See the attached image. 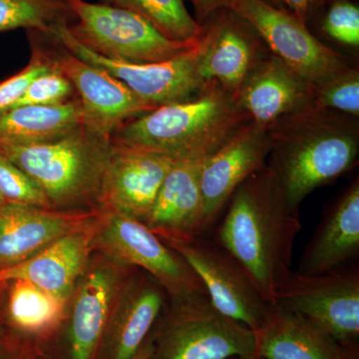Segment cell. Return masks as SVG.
<instances>
[{
    "label": "cell",
    "instance_id": "obj_1",
    "mask_svg": "<svg viewBox=\"0 0 359 359\" xmlns=\"http://www.w3.org/2000/svg\"><path fill=\"white\" fill-rule=\"evenodd\" d=\"M226 205L214 241L240 262L273 306L276 285L292 271L302 228L299 212L290 207L268 165L238 186Z\"/></svg>",
    "mask_w": 359,
    "mask_h": 359
},
{
    "label": "cell",
    "instance_id": "obj_2",
    "mask_svg": "<svg viewBox=\"0 0 359 359\" xmlns=\"http://www.w3.org/2000/svg\"><path fill=\"white\" fill-rule=\"evenodd\" d=\"M271 170L294 211L316 189L355 165L358 118L308 106L269 127Z\"/></svg>",
    "mask_w": 359,
    "mask_h": 359
},
{
    "label": "cell",
    "instance_id": "obj_3",
    "mask_svg": "<svg viewBox=\"0 0 359 359\" xmlns=\"http://www.w3.org/2000/svg\"><path fill=\"white\" fill-rule=\"evenodd\" d=\"M250 121L237 99L212 81L190 99L125 122L112 139L175 161L201 159L216 152Z\"/></svg>",
    "mask_w": 359,
    "mask_h": 359
},
{
    "label": "cell",
    "instance_id": "obj_4",
    "mask_svg": "<svg viewBox=\"0 0 359 359\" xmlns=\"http://www.w3.org/2000/svg\"><path fill=\"white\" fill-rule=\"evenodd\" d=\"M111 139L79 125L52 140L29 145H0V153L39 186L51 209L100 211Z\"/></svg>",
    "mask_w": 359,
    "mask_h": 359
},
{
    "label": "cell",
    "instance_id": "obj_5",
    "mask_svg": "<svg viewBox=\"0 0 359 359\" xmlns=\"http://www.w3.org/2000/svg\"><path fill=\"white\" fill-rule=\"evenodd\" d=\"M74 15L67 25L77 41L99 55L135 63L170 60L195 48L198 41H176L133 11L86 0H65Z\"/></svg>",
    "mask_w": 359,
    "mask_h": 359
},
{
    "label": "cell",
    "instance_id": "obj_6",
    "mask_svg": "<svg viewBox=\"0 0 359 359\" xmlns=\"http://www.w3.org/2000/svg\"><path fill=\"white\" fill-rule=\"evenodd\" d=\"M150 359H231L256 354L250 328L224 316L203 297L170 302Z\"/></svg>",
    "mask_w": 359,
    "mask_h": 359
},
{
    "label": "cell",
    "instance_id": "obj_7",
    "mask_svg": "<svg viewBox=\"0 0 359 359\" xmlns=\"http://www.w3.org/2000/svg\"><path fill=\"white\" fill-rule=\"evenodd\" d=\"M95 252L153 276L166 292L170 302L208 297L186 259L145 224L126 215L100 211Z\"/></svg>",
    "mask_w": 359,
    "mask_h": 359
},
{
    "label": "cell",
    "instance_id": "obj_8",
    "mask_svg": "<svg viewBox=\"0 0 359 359\" xmlns=\"http://www.w3.org/2000/svg\"><path fill=\"white\" fill-rule=\"evenodd\" d=\"M273 306L292 311L347 346L359 335V273L340 268L320 276L290 271L276 285Z\"/></svg>",
    "mask_w": 359,
    "mask_h": 359
},
{
    "label": "cell",
    "instance_id": "obj_9",
    "mask_svg": "<svg viewBox=\"0 0 359 359\" xmlns=\"http://www.w3.org/2000/svg\"><path fill=\"white\" fill-rule=\"evenodd\" d=\"M162 241L190 264L215 308L252 332L261 327L271 306L228 250L214 240L201 237Z\"/></svg>",
    "mask_w": 359,
    "mask_h": 359
},
{
    "label": "cell",
    "instance_id": "obj_10",
    "mask_svg": "<svg viewBox=\"0 0 359 359\" xmlns=\"http://www.w3.org/2000/svg\"><path fill=\"white\" fill-rule=\"evenodd\" d=\"M228 7L252 26L271 54L313 85L351 67L287 9L264 0H230Z\"/></svg>",
    "mask_w": 359,
    "mask_h": 359
},
{
    "label": "cell",
    "instance_id": "obj_11",
    "mask_svg": "<svg viewBox=\"0 0 359 359\" xmlns=\"http://www.w3.org/2000/svg\"><path fill=\"white\" fill-rule=\"evenodd\" d=\"M67 25L55 26L52 32L59 43L85 62L108 71L136 95L157 107L190 99L209 83L198 69V44L183 55L162 62H129L90 50L70 34Z\"/></svg>",
    "mask_w": 359,
    "mask_h": 359
},
{
    "label": "cell",
    "instance_id": "obj_12",
    "mask_svg": "<svg viewBox=\"0 0 359 359\" xmlns=\"http://www.w3.org/2000/svg\"><path fill=\"white\" fill-rule=\"evenodd\" d=\"M138 269L94 252L68 302L70 359H93L120 294Z\"/></svg>",
    "mask_w": 359,
    "mask_h": 359
},
{
    "label": "cell",
    "instance_id": "obj_13",
    "mask_svg": "<svg viewBox=\"0 0 359 359\" xmlns=\"http://www.w3.org/2000/svg\"><path fill=\"white\" fill-rule=\"evenodd\" d=\"M51 36L54 48H47L49 55L76 90L85 127L111 139L125 122L157 108L136 95L108 71L73 55Z\"/></svg>",
    "mask_w": 359,
    "mask_h": 359
},
{
    "label": "cell",
    "instance_id": "obj_14",
    "mask_svg": "<svg viewBox=\"0 0 359 359\" xmlns=\"http://www.w3.org/2000/svg\"><path fill=\"white\" fill-rule=\"evenodd\" d=\"M197 45V63L205 82H217L237 99L252 68L269 53L252 26L229 7L202 25Z\"/></svg>",
    "mask_w": 359,
    "mask_h": 359
},
{
    "label": "cell",
    "instance_id": "obj_15",
    "mask_svg": "<svg viewBox=\"0 0 359 359\" xmlns=\"http://www.w3.org/2000/svg\"><path fill=\"white\" fill-rule=\"evenodd\" d=\"M175 160L111 138L100 211L120 212L145 224Z\"/></svg>",
    "mask_w": 359,
    "mask_h": 359
},
{
    "label": "cell",
    "instance_id": "obj_16",
    "mask_svg": "<svg viewBox=\"0 0 359 359\" xmlns=\"http://www.w3.org/2000/svg\"><path fill=\"white\" fill-rule=\"evenodd\" d=\"M271 150L269 128L250 121L207 158L201 175L207 229L238 187L266 166Z\"/></svg>",
    "mask_w": 359,
    "mask_h": 359
},
{
    "label": "cell",
    "instance_id": "obj_17",
    "mask_svg": "<svg viewBox=\"0 0 359 359\" xmlns=\"http://www.w3.org/2000/svg\"><path fill=\"white\" fill-rule=\"evenodd\" d=\"M100 211L22 263L0 269V283L26 280L69 302L95 252Z\"/></svg>",
    "mask_w": 359,
    "mask_h": 359
},
{
    "label": "cell",
    "instance_id": "obj_18",
    "mask_svg": "<svg viewBox=\"0 0 359 359\" xmlns=\"http://www.w3.org/2000/svg\"><path fill=\"white\" fill-rule=\"evenodd\" d=\"M311 99L313 84L271 52L252 68L237 96L250 121L266 128L311 106Z\"/></svg>",
    "mask_w": 359,
    "mask_h": 359
},
{
    "label": "cell",
    "instance_id": "obj_19",
    "mask_svg": "<svg viewBox=\"0 0 359 359\" xmlns=\"http://www.w3.org/2000/svg\"><path fill=\"white\" fill-rule=\"evenodd\" d=\"M207 158L175 161L168 172L145 223L161 240H190L207 230L201 188Z\"/></svg>",
    "mask_w": 359,
    "mask_h": 359
},
{
    "label": "cell",
    "instance_id": "obj_20",
    "mask_svg": "<svg viewBox=\"0 0 359 359\" xmlns=\"http://www.w3.org/2000/svg\"><path fill=\"white\" fill-rule=\"evenodd\" d=\"M168 294L153 276L138 271L116 302L102 342L106 359H131L166 306Z\"/></svg>",
    "mask_w": 359,
    "mask_h": 359
},
{
    "label": "cell",
    "instance_id": "obj_21",
    "mask_svg": "<svg viewBox=\"0 0 359 359\" xmlns=\"http://www.w3.org/2000/svg\"><path fill=\"white\" fill-rule=\"evenodd\" d=\"M98 212H61L14 203L0 205V269L39 254Z\"/></svg>",
    "mask_w": 359,
    "mask_h": 359
},
{
    "label": "cell",
    "instance_id": "obj_22",
    "mask_svg": "<svg viewBox=\"0 0 359 359\" xmlns=\"http://www.w3.org/2000/svg\"><path fill=\"white\" fill-rule=\"evenodd\" d=\"M359 252V181L332 202L299 259L297 273L320 276L342 268Z\"/></svg>",
    "mask_w": 359,
    "mask_h": 359
},
{
    "label": "cell",
    "instance_id": "obj_23",
    "mask_svg": "<svg viewBox=\"0 0 359 359\" xmlns=\"http://www.w3.org/2000/svg\"><path fill=\"white\" fill-rule=\"evenodd\" d=\"M254 332L256 354L264 359H351L346 346L327 332L278 306Z\"/></svg>",
    "mask_w": 359,
    "mask_h": 359
},
{
    "label": "cell",
    "instance_id": "obj_24",
    "mask_svg": "<svg viewBox=\"0 0 359 359\" xmlns=\"http://www.w3.org/2000/svg\"><path fill=\"white\" fill-rule=\"evenodd\" d=\"M83 124L79 98L53 106H18L0 112V145L52 140Z\"/></svg>",
    "mask_w": 359,
    "mask_h": 359
},
{
    "label": "cell",
    "instance_id": "obj_25",
    "mask_svg": "<svg viewBox=\"0 0 359 359\" xmlns=\"http://www.w3.org/2000/svg\"><path fill=\"white\" fill-rule=\"evenodd\" d=\"M68 302L26 280L8 282L6 321L22 334L43 335L65 320Z\"/></svg>",
    "mask_w": 359,
    "mask_h": 359
},
{
    "label": "cell",
    "instance_id": "obj_26",
    "mask_svg": "<svg viewBox=\"0 0 359 359\" xmlns=\"http://www.w3.org/2000/svg\"><path fill=\"white\" fill-rule=\"evenodd\" d=\"M73 20L65 0H0V32L25 28L52 34L55 26Z\"/></svg>",
    "mask_w": 359,
    "mask_h": 359
},
{
    "label": "cell",
    "instance_id": "obj_27",
    "mask_svg": "<svg viewBox=\"0 0 359 359\" xmlns=\"http://www.w3.org/2000/svg\"><path fill=\"white\" fill-rule=\"evenodd\" d=\"M186 0H124L123 7L140 14L161 33L176 41L199 40L202 25L187 9Z\"/></svg>",
    "mask_w": 359,
    "mask_h": 359
},
{
    "label": "cell",
    "instance_id": "obj_28",
    "mask_svg": "<svg viewBox=\"0 0 359 359\" xmlns=\"http://www.w3.org/2000/svg\"><path fill=\"white\" fill-rule=\"evenodd\" d=\"M311 106L358 118L359 72L353 67L313 85Z\"/></svg>",
    "mask_w": 359,
    "mask_h": 359
},
{
    "label": "cell",
    "instance_id": "obj_29",
    "mask_svg": "<svg viewBox=\"0 0 359 359\" xmlns=\"http://www.w3.org/2000/svg\"><path fill=\"white\" fill-rule=\"evenodd\" d=\"M28 32L32 44V59L25 68L0 82V112L13 108L25 95L33 80L51 68L48 49L42 45L36 30Z\"/></svg>",
    "mask_w": 359,
    "mask_h": 359
},
{
    "label": "cell",
    "instance_id": "obj_30",
    "mask_svg": "<svg viewBox=\"0 0 359 359\" xmlns=\"http://www.w3.org/2000/svg\"><path fill=\"white\" fill-rule=\"evenodd\" d=\"M77 98L76 90L70 80L52 62L50 69L33 80L25 95L14 107L60 105Z\"/></svg>",
    "mask_w": 359,
    "mask_h": 359
},
{
    "label": "cell",
    "instance_id": "obj_31",
    "mask_svg": "<svg viewBox=\"0 0 359 359\" xmlns=\"http://www.w3.org/2000/svg\"><path fill=\"white\" fill-rule=\"evenodd\" d=\"M0 195L7 203L51 209L39 186L20 167L0 153ZM52 210V209H51Z\"/></svg>",
    "mask_w": 359,
    "mask_h": 359
},
{
    "label": "cell",
    "instance_id": "obj_32",
    "mask_svg": "<svg viewBox=\"0 0 359 359\" xmlns=\"http://www.w3.org/2000/svg\"><path fill=\"white\" fill-rule=\"evenodd\" d=\"M321 30L337 43L358 48L359 7L353 0H332L325 9Z\"/></svg>",
    "mask_w": 359,
    "mask_h": 359
},
{
    "label": "cell",
    "instance_id": "obj_33",
    "mask_svg": "<svg viewBox=\"0 0 359 359\" xmlns=\"http://www.w3.org/2000/svg\"><path fill=\"white\" fill-rule=\"evenodd\" d=\"M332 1V0H283V4L287 11L304 25H308Z\"/></svg>",
    "mask_w": 359,
    "mask_h": 359
},
{
    "label": "cell",
    "instance_id": "obj_34",
    "mask_svg": "<svg viewBox=\"0 0 359 359\" xmlns=\"http://www.w3.org/2000/svg\"><path fill=\"white\" fill-rule=\"evenodd\" d=\"M195 11V20L203 25L212 15L228 7L230 0H188Z\"/></svg>",
    "mask_w": 359,
    "mask_h": 359
},
{
    "label": "cell",
    "instance_id": "obj_35",
    "mask_svg": "<svg viewBox=\"0 0 359 359\" xmlns=\"http://www.w3.org/2000/svg\"><path fill=\"white\" fill-rule=\"evenodd\" d=\"M8 283H0V325L6 321V302Z\"/></svg>",
    "mask_w": 359,
    "mask_h": 359
},
{
    "label": "cell",
    "instance_id": "obj_36",
    "mask_svg": "<svg viewBox=\"0 0 359 359\" xmlns=\"http://www.w3.org/2000/svg\"><path fill=\"white\" fill-rule=\"evenodd\" d=\"M153 346L151 340H146L137 353L131 359H150L152 354Z\"/></svg>",
    "mask_w": 359,
    "mask_h": 359
},
{
    "label": "cell",
    "instance_id": "obj_37",
    "mask_svg": "<svg viewBox=\"0 0 359 359\" xmlns=\"http://www.w3.org/2000/svg\"><path fill=\"white\" fill-rule=\"evenodd\" d=\"M100 4H111V6H116L123 7L124 0H99Z\"/></svg>",
    "mask_w": 359,
    "mask_h": 359
},
{
    "label": "cell",
    "instance_id": "obj_38",
    "mask_svg": "<svg viewBox=\"0 0 359 359\" xmlns=\"http://www.w3.org/2000/svg\"><path fill=\"white\" fill-rule=\"evenodd\" d=\"M264 1L268 2L271 6L278 7V8L285 9L283 6V0H264Z\"/></svg>",
    "mask_w": 359,
    "mask_h": 359
},
{
    "label": "cell",
    "instance_id": "obj_39",
    "mask_svg": "<svg viewBox=\"0 0 359 359\" xmlns=\"http://www.w3.org/2000/svg\"><path fill=\"white\" fill-rule=\"evenodd\" d=\"M231 359H264L262 358H259V356H257V354H255V355H250V356H241V358H233Z\"/></svg>",
    "mask_w": 359,
    "mask_h": 359
},
{
    "label": "cell",
    "instance_id": "obj_40",
    "mask_svg": "<svg viewBox=\"0 0 359 359\" xmlns=\"http://www.w3.org/2000/svg\"><path fill=\"white\" fill-rule=\"evenodd\" d=\"M6 201L4 199V197H2L1 195H0V205L6 204Z\"/></svg>",
    "mask_w": 359,
    "mask_h": 359
},
{
    "label": "cell",
    "instance_id": "obj_41",
    "mask_svg": "<svg viewBox=\"0 0 359 359\" xmlns=\"http://www.w3.org/2000/svg\"><path fill=\"white\" fill-rule=\"evenodd\" d=\"M0 359H6L4 355H2L1 353H0Z\"/></svg>",
    "mask_w": 359,
    "mask_h": 359
}]
</instances>
